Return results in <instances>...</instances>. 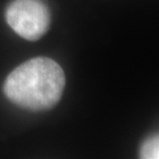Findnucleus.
<instances>
[{
    "label": "nucleus",
    "mask_w": 159,
    "mask_h": 159,
    "mask_svg": "<svg viewBox=\"0 0 159 159\" xmlns=\"http://www.w3.org/2000/svg\"><path fill=\"white\" fill-rule=\"evenodd\" d=\"M5 20L22 39L37 40L49 30L51 16L43 0H14L6 8Z\"/></svg>",
    "instance_id": "obj_2"
},
{
    "label": "nucleus",
    "mask_w": 159,
    "mask_h": 159,
    "mask_svg": "<svg viewBox=\"0 0 159 159\" xmlns=\"http://www.w3.org/2000/svg\"><path fill=\"white\" fill-rule=\"evenodd\" d=\"M65 75L58 63L48 57H35L22 63L6 78V98L22 109L39 112L54 107L61 99Z\"/></svg>",
    "instance_id": "obj_1"
},
{
    "label": "nucleus",
    "mask_w": 159,
    "mask_h": 159,
    "mask_svg": "<svg viewBox=\"0 0 159 159\" xmlns=\"http://www.w3.org/2000/svg\"><path fill=\"white\" fill-rule=\"evenodd\" d=\"M159 139L158 135L155 134L147 139L142 145L139 155L145 159H158L159 158Z\"/></svg>",
    "instance_id": "obj_3"
}]
</instances>
